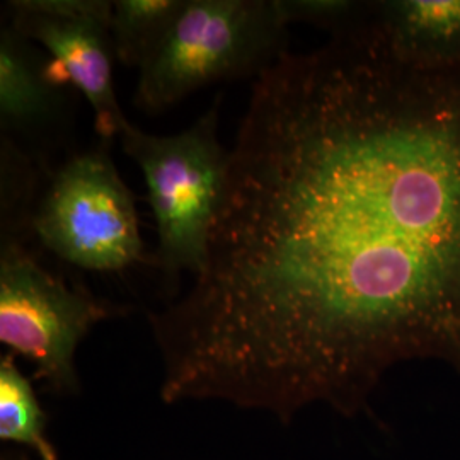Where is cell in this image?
I'll return each instance as SVG.
<instances>
[{
    "instance_id": "cell-10",
    "label": "cell",
    "mask_w": 460,
    "mask_h": 460,
    "mask_svg": "<svg viewBox=\"0 0 460 460\" xmlns=\"http://www.w3.org/2000/svg\"><path fill=\"white\" fill-rule=\"evenodd\" d=\"M0 438L30 447L40 460H57L31 382L21 374L13 355L0 360Z\"/></svg>"
},
{
    "instance_id": "cell-7",
    "label": "cell",
    "mask_w": 460,
    "mask_h": 460,
    "mask_svg": "<svg viewBox=\"0 0 460 460\" xmlns=\"http://www.w3.org/2000/svg\"><path fill=\"white\" fill-rule=\"evenodd\" d=\"M70 85L38 45L4 19L0 30V135L31 155L47 174V152L66 137Z\"/></svg>"
},
{
    "instance_id": "cell-2",
    "label": "cell",
    "mask_w": 460,
    "mask_h": 460,
    "mask_svg": "<svg viewBox=\"0 0 460 460\" xmlns=\"http://www.w3.org/2000/svg\"><path fill=\"white\" fill-rule=\"evenodd\" d=\"M277 0H184L172 26L138 68L133 102L161 115L199 89L258 79L287 53Z\"/></svg>"
},
{
    "instance_id": "cell-12",
    "label": "cell",
    "mask_w": 460,
    "mask_h": 460,
    "mask_svg": "<svg viewBox=\"0 0 460 460\" xmlns=\"http://www.w3.org/2000/svg\"><path fill=\"white\" fill-rule=\"evenodd\" d=\"M279 14L290 24H311L340 33L360 24L372 13V2L355 0H277Z\"/></svg>"
},
{
    "instance_id": "cell-11",
    "label": "cell",
    "mask_w": 460,
    "mask_h": 460,
    "mask_svg": "<svg viewBox=\"0 0 460 460\" xmlns=\"http://www.w3.org/2000/svg\"><path fill=\"white\" fill-rule=\"evenodd\" d=\"M41 174L49 176L31 155L11 138L0 135L2 237H14L26 243Z\"/></svg>"
},
{
    "instance_id": "cell-9",
    "label": "cell",
    "mask_w": 460,
    "mask_h": 460,
    "mask_svg": "<svg viewBox=\"0 0 460 460\" xmlns=\"http://www.w3.org/2000/svg\"><path fill=\"white\" fill-rule=\"evenodd\" d=\"M184 0H113L110 33L115 58L140 68L164 40Z\"/></svg>"
},
{
    "instance_id": "cell-3",
    "label": "cell",
    "mask_w": 460,
    "mask_h": 460,
    "mask_svg": "<svg viewBox=\"0 0 460 460\" xmlns=\"http://www.w3.org/2000/svg\"><path fill=\"white\" fill-rule=\"evenodd\" d=\"M220 101L218 94L195 123L174 135L144 132L132 121L119 133L123 152L146 180L157 234L154 266L169 296L182 273L195 277L203 270L226 190L229 148L218 138Z\"/></svg>"
},
{
    "instance_id": "cell-5",
    "label": "cell",
    "mask_w": 460,
    "mask_h": 460,
    "mask_svg": "<svg viewBox=\"0 0 460 460\" xmlns=\"http://www.w3.org/2000/svg\"><path fill=\"white\" fill-rule=\"evenodd\" d=\"M115 305L38 263L26 243L0 241V341L36 367V377L58 393L77 389L75 351Z\"/></svg>"
},
{
    "instance_id": "cell-8",
    "label": "cell",
    "mask_w": 460,
    "mask_h": 460,
    "mask_svg": "<svg viewBox=\"0 0 460 460\" xmlns=\"http://www.w3.org/2000/svg\"><path fill=\"white\" fill-rule=\"evenodd\" d=\"M372 21L399 55L427 62H460V0L374 2Z\"/></svg>"
},
{
    "instance_id": "cell-1",
    "label": "cell",
    "mask_w": 460,
    "mask_h": 460,
    "mask_svg": "<svg viewBox=\"0 0 460 460\" xmlns=\"http://www.w3.org/2000/svg\"><path fill=\"white\" fill-rule=\"evenodd\" d=\"M148 324L161 397L281 421L360 410L397 363L460 372V62L370 16L252 81L207 261Z\"/></svg>"
},
{
    "instance_id": "cell-6",
    "label": "cell",
    "mask_w": 460,
    "mask_h": 460,
    "mask_svg": "<svg viewBox=\"0 0 460 460\" xmlns=\"http://www.w3.org/2000/svg\"><path fill=\"white\" fill-rule=\"evenodd\" d=\"M113 0H11L7 21L40 49L55 75L79 91L94 113L99 140L111 142L128 123L113 83L110 33Z\"/></svg>"
},
{
    "instance_id": "cell-4",
    "label": "cell",
    "mask_w": 460,
    "mask_h": 460,
    "mask_svg": "<svg viewBox=\"0 0 460 460\" xmlns=\"http://www.w3.org/2000/svg\"><path fill=\"white\" fill-rule=\"evenodd\" d=\"M30 235L58 260L119 273L146 256L135 195L111 159V142L75 152L47 176Z\"/></svg>"
}]
</instances>
